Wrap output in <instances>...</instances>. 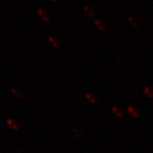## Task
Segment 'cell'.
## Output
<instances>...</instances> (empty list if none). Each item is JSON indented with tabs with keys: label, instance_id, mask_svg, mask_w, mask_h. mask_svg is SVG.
<instances>
[{
	"label": "cell",
	"instance_id": "cell-1",
	"mask_svg": "<svg viewBox=\"0 0 153 153\" xmlns=\"http://www.w3.org/2000/svg\"><path fill=\"white\" fill-rule=\"evenodd\" d=\"M6 122H7V126H8V127L11 130V131H15V132L20 131V128H21L20 125H19L18 122L16 121L15 120L8 118V119H7V120H6Z\"/></svg>",
	"mask_w": 153,
	"mask_h": 153
},
{
	"label": "cell",
	"instance_id": "cell-7",
	"mask_svg": "<svg viewBox=\"0 0 153 153\" xmlns=\"http://www.w3.org/2000/svg\"><path fill=\"white\" fill-rule=\"evenodd\" d=\"M85 97H86V99H87V100L89 101V102H90L91 104H97V99H96V97L91 93H89V92L86 93Z\"/></svg>",
	"mask_w": 153,
	"mask_h": 153
},
{
	"label": "cell",
	"instance_id": "cell-9",
	"mask_svg": "<svg viewBox=\"0 0 153 153\" xmlns=\"http://www.w3.org/2000/svg\"><path fill=\"white\" fill-rule=\"evenodd\" d=\"M11 93H12V94L14 95L16 99H22L23 98V95L22 92H21L19 90H18L17 89H16V88H11Z\"/></svg>",
	"mask_w": 153,
	"mask_h": 153
},
{
	"label": "cell",
	"instance_id": "cell-6",
	"mask_svg": "<svg viewBox=\"0 0 153 153\" xmlns=\"http://www.w3.org/2000/svg\"><path fill=\"white\" fill-rule=\"evenodd\" d=\"M128 24L131 25V27H133V28H138V22H137V20L135 18L132 16H129L128 18Z\"/></svg>",
	"mask_w": 153,
	"mask_h": 153
},
{
	"label": "cell",
	"instance_id": "cell-11",
	"mask_svg": "<svg viewBox=\"0 0 153 153\" xmlns=\"http://www.w3.org/2000/svg\"><path fill=\"white\" fill-rule=\"evenodd\" d=\"M85 11H86V12H87V14L89 16L92 17V16H94L93 11H91V10H90V9H89L86 8V9H85Z\"/></svg>",
	"mask_w": 153,
	"mask_h": 153
},
{
	"label": "cell",
	"instance_id": "cell-8",
	"mask_svg": "<svg viewBox=\"0 0 153 153\" xmlns=\"http://www.w3.org/2000/svg\"><path fill=\"white\" fill-rule=\"evenodd\" d=\"M143 92L147 97H148L149 99H153V90L149 87H145L143 89Z\"/></svg>",
	"mask_w": 153,
	"mask_h": 153
},
{
	"label": "cell",
	"instance_id": "cell-5",
	"mask_svg": "<svg viewBox=\"0 0 153 153\" xmlns=\"http://www.w3.org/2000/svg\"><path fill=\"white\" fill-rule=\"evenodd\" d=\"M94 25L96 26V28L98 29L99 31H104L105 30H106V26H105V25L104 23H102L101 22V21L99 20H95L94 21Z\"/></svg>",
	"mask_w": 153,
	"mask_h": 153
},
{
	"label": "cell",
	"instance_id": "cell-4",
	"mask_svg": "<svg viewBox=\"0 0 153 153\" xmlns=\"http://www.w3.org/2000/svg\"><path fill=\"white\" fill-rule=\"evenodd\" d=\"M112 111L114 113V114L116 117L118 118H122L124 117V114L122 110L120 108H118L117 106H113L112 107Z\"/></svg>",
	"mask_w": 153,
	"mask_h": 153
},
{
	"label": "cell",
	"instance_id": "cell-2",
	"mask_svg": "<svg viewBox=\"0 0 153 153\" xmlns=\"http://www.w3.org/2000/svg\"><path fill=\"white\" fill-rule=\"evenodd\" d=\"M128 111L129 114L131 115L132 117L137 118L140 116L139 111L137 110L136 108H135V107L128 106Z\"/></svg>",
	"mask_w": 153,
	"mask_h": 153
},
{
	"label": "cell",
	"instance_id": "cell-3",
	"mask_svg": "<svg viewBox=\"0 0 153 153\" xmlns=\"http://www.w3.org/2000/svg\"><path fill=\"white\" fill-rule=\"evenodd\" d=\"M48 41L50 42V43L53 45L55 48L56 49H59L60 48V43L59 42L57 38H55L53 37V36H49L48 37Z\"/></svg>",
	"mask_w": 153,
	"mask_h": 153
},
{
	"label": "cell",
	"instance_id": "cell-10",
	"mask_svg": "<svg viewBox=\"0 0 153 153\" xmlns=\"http://www.w3.org/2000/svg\"><path fill=\"white\" fill-rule=\"evenodd\" d=\"M38 14H39V16L41 18L42 20L44 21V22H48V21H49L48 16V15L46 14V13L44 12V11H38Z\"/></svg>",
	"mask_w": 153,
	"mask_h": 153
}]
</instances>
